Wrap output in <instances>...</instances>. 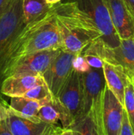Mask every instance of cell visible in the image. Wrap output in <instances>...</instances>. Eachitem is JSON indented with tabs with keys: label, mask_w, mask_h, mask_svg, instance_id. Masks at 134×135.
Masks as SVG:
<instances>
[{
	"label": "cell",
	"mask_w": 134,
	"mask_h": 135,
	"mask_svg": "<svg viewBox=\"0 0 134 135\" xmlns=\"http://www.w3.org/2000/svg\"><path fill=\"white\" fill-rule=\"evenodd\" d=\"M119 135H134L133 129L130 126V123L128 120L126 113L124 109V116H123V121H122V125L121 128V132Z\"/></svg>",
	"instance_id": "7402d4cb"
},
{
	"label": "cell",
	"mask_w": 134,
	"mask_h": 135,
	"mask_svg": "<svg viewBox=\"0 0 134 135\" xmlns=\"http://www.w3.org/2000/svg\"><path fill=\"white\" fill-rule=\"evenodd\" d=\"M75 2L77 6L86 13L93 21L100 32V40L108 47H116L120 44V39L112 25L108 9L104 0H67Z\"/></svg>",
	"instance_id": "277c9868"
},
{
	"label": "cell",
	"mask_w": 134,
	"mask_h": 135,
	"mask_svg": "<svg viewBox=\"0 0 134 135\" xmlns=\"http://www.w3.org/2000/svg\"><path fill=\"white\" fill-rule=\"evenodd\" d=\"M130 78V79L132 81V82L133 83V85H134V73L133 74H132V75L130 76V77H129Z\"/></svg>",
	"instance_id": "f1b7e54d"
},
{
	"label": "cell",
	"mask_w": 134,
	"mask_h": 135,
	"mask_svg": "<svg viewBox=\"0 0 134 135\" xmlns=\"http://www.w3.org/2000/svg\"><path fill=\"white\" fill-rule=\"evenodd\" d=\"M85 50L95 53L103 61L122 66L129 77L134 73L133 36L120 40L119 45L114 48L106 47L100 40H96Z\"/></svg>",
	"instance_id": "5b68a950"
},
{
	"label": "cell",
	"mask_w": 134,
	"mask_h": 135,
	"mask_svg": "<svg viewBox=\"0 0 134 135\" xmlns=\"http://www.w3.org/2000/svg\"><path fill=\"white\" fill-rule=\"evenodd\" d=\"M100 119L103 135H119L124 107L105 85L100 103Z\"/></svg>",
	"instance_id": "52a82bcc"
},
{
	"label": "cell",
	"mask_w": 134,
	"mask_h": 135,
	"mask_svg": "<svg viewBox=\"0 0 134 135\" xmlns=\"http://www.w3.org/2000/svg\"><path fill=\"white\" fill-rule=\"evenodd\" d=\"M61 37V50L77 55L102 35L92 18L71 1L51 6Z\"/></svg>",
	"instance_id": "6da1fadb"
},
{
	"label": "cell",
	"mask_w": 134,
	"mask_h": 135,
	"mask_svg": "<svg viewBox=\"0 0 134 135\" xmlns=\"http://www.w3.org/2000/svg\"><path fill=\"white\" fill-rule=\"evenodd\" d=\"M61 46L56 16L51 8L44 17L24 25L20 32L12 47L7 67L21 56L43 51L61 49Z\"/></svg>",
	"instance_id": "7a4b0ae2"
},
{
	"label": "cell",
	"mask_w": 134,
	"mask_h": 135,
	"mask_svg": "<svg viewBox=\"0 0 134 135\" xmlns=\"http://www.w3.org/2000/svg\"><path fill=\"white\" fill-rule=\"evenodd\" d=\"M61 135H73L72 129L70 127L69 128H62V131L61 132Z\"/></svg>",
	"instance_id": "4316f807"
},
{
	"label": "cell",
	"mask_w": 134,
	"mask_h": 135,
	"mask_svg": "<svg viewBox=\"0 0 134 135\" xmlns=\"http://www.w3.org/2000/svg\"><path fill=\"white\" fill-rule=\"evenodd\" d=\"M0 135H13L8 127L6 119L0 121Z\"/></svg>",
	"instance_id": "cb8c5ba5"
},
{
	"label": "cell",
	"mask_w": 134,
	"mask_h": 135,
	"mask_svg": "<svg viewBox=\"0 0 134 135\" xmlns=\"http://www.w3.org/2000/svg\"><path fill=\"white\" fill-rule=\"evenodd\" d=\"M123 107L134 133V85L130 78L125 89Z\"/></svg>",
	"instance_id": "ac0fdd59"
},
{
	"label": "cell",
	"mask_w": 134,
	"mask_h": 135,
	"mask_svg": "<svg viewBox=\"0 0 134 135\" xmlns=\"http://www.w3.org/2000/svg\"><path fill=\"white\" fill-rule=\"evenodd\" d=\"M45 83L40 75H18L6 78L2 82L0 92L8 97H23L33 87Z\"/></svg>",
	"instance_id": "4fadbf2b"
},
{
	"label": "cell",
	"mask_w": 134,
	"mask_h": 135,
	"mask_svg": "<svg viewBox=\"0 0 134 135\" xmlns=\"http://www.w3.org/2000/svg\"><path fill=\"white\" fill-rule=\"evenodd\" d=\"M83 55L85 56L87 62L88 63V65L90 66L91 68H94V69H103V61L95 53L91 52L87 50H84L82 51Z\"/></svg>",
	"instance_id": "44dd1931"
},
{
	"label": "cell",
	"mask_w": 134,
	"mask_h": 135,
	"mask_svg": "<svg viewBox=\"0 0 134 135\" xmlns=\"http://www.w3.org/2000/svg\"><path fill=\"white\" fill-rule=\"evenodd\" d=\"M61 49L47 50L21 56L12 62L4 74V79L9 76L40 75L48 69Z\"/></svg>",
	"instance_id": "8992f818"
},
{
	"label": "cell",
	"mask_w": 134,
	"mask_h": 135,
	"mask_svg": "<svg viewBox=\"0 0 134 135\" xmlns=\"http://www.w3.org/2000/svg\"><path fill=\"white\" fill-rule=\"evenodd\" d=\"M46 2H47V4L52 6V5L57 4V3H58V2H61L62 0H46Z\"/></svg>",
	"instance_id": "83f0119b"
},
{
	"label": "cell",
	"mask_w": 134,
	"mask_h": 135,
	"mask_svg": "<svg viewBox=\"0 0 134 135\" xmlns=\"http://www.w3.org/2000/svg\"><path fill=\"white\" fill-rule=\"evenodd\" d=\"M23 97L33 100L47 103L53 98L54 96L52 95L46 83H43L28 90Z\"/></svg>",
	"instance_id": "d6986e66"
},
{
	"label": "cell",
	"mask_w": 134,
	"mask_h": 135,
	"mask_svg": "<svg viewBox=\"0 0 134 135\" xmlns=\"http://www.w3.org/2000/svg\"><path fill=\"white\" fill-rule=\"evenodd\" d=\"M133 38H134V35H133Z\"/></svg>",
	"instance_id": "4dcf8cb0"
},
{
	"label": "cell",
	"mask_w": 134,
	"mask_h": 135,
	"mask_svg": "<svg viewBox=\"0 0 134 135\" xmlns=\"http://www.w3.org/2000/svg\"><path fill=\"white\" fill-rule=\"evenodd\" d=\"M21 7L25 25L42 19L51 9V6L46 0H22Z\"/></svg>",
	"instance_id": "2e32d148"
},
{
	"label": "cell",
	"mask_w": 134,
	"mask_h": 135,
	"mask_svg": "<svg viewBox=\"0 0 134 135\" xmlns=\"http://www.w3.org/2000/svg\"><path fill=\"white\" fill-rule=\"evenodd\" d=\"M134 18V0H123Z\"/></svg>",
	"instance_id": "484cf974"
},
{
	"label": "cell",
	"mask_w": 134,
	"mask_h": 135,
	"mask_svg": "<svg viewBox=\"0 0 134 135\" xmlns=\"http://www.w3.org/2000/svg\"><path fill=\"white\" fill-rule=\"evenodd\" d=\"M9 113V104L6 101L0 100V121L4 120L7 118Z\"/></svg>",
	"instance_id": "603a6c76"
},
{
	"label": "cell",
	"mask_w": 134,
	"mask_h": 135,
	"mask_svg": "<svg viewBox=\"0 0 134 135\" xmlns=\"http://www.w3.org/2000/svg\"><path fill=\"white\" fill-rule=\"evenodd\" d=\"M14 0H0V14L2 13Z\"/></svg>",
	"instance_id": "d4e9b609"
},
{
	"label": "cell",
	"mask_w": 134,
	"mask_h": 135,
	"mask_svg": "<svg viewBox=\"0 0 134 135\" xmlns=\"http://www.w3.org/2000/svg\"><path fill=\"white\" fill-rule=\"evenodd\" d=\"M103 72L106 85L123 105L125 89L129 81V76L126 70L120 65L103 61Z\"/></svg>",
	"instance_id": "5bb4252c"
},
{
	"label": "cell",
	"mask_w": 134,
	"mask_h": 135,
	"mask_svg": "<svg viewBox=\"0 0 134 135\" xmlns=\"http://www.w3.org/2000/svg\"><path fill=\"white\" fill-rule=\"evenodd\" d=\"M83 91V115L100 101L106 82L103 69L91 68L88 72L81 74Z\"/></svg>",
	"instance_id": "8fae6325"
},
{
	"label": "cell",
	"mask_w": 134,
	"mask_h": 135,
	"mask_svg": "<svg viewBox=\"0 0 134 135\" xmlns=\"http://www.w3.org/2000/svg\"><path fill=\"white\" fill-rule=\"evenodd\" d=\"M91 69L90 66L87 62L85 56L82 53L75 55L73 59V70L79 74H84L88 72Z\"/></svg>",
	"instance_id": "ffe728a7"
},
{
	"label": "cell",
	"mask_w": 134,
	"mask_h": 135,
	"mask_svg": "<svg viewBox=\"0 0 134 135\" xmlns=\"http://www.w3.org/2000/svg\"><path fill=\"white\" fill-rule=\"evenodd\" d=\"M112 25L119 37L127 39L134 35V18L123 0H104Z\"/></svg>",
	"instance_id": "7c38bea8"
},
{
	"label": "cell",
	"mask_w": 134,
	"mask_h": 135,
	"mask_svg": "<svg viewBox=\"0 0 134 135\" xmlns=\"http://www.w3.org/2000/svg\"><path fill=\"white\" fill-rule=\"evenodd\" d=\"M6 121L13 135H49L62 130V127L42 122L37 117L21 115L9 108Z\"/></svg>",
	"instance_id": "9c48e42d"
},
{
	"label": "cell",
	"mask_w": 134,
	"mask_h": 135,
	"mask_svg": "<svg viewBox=\"0 0 134 135\" xmlns=\"http://www.w3.org/2000/svg\"><path fill=\"white\" fill-rule=\"evenodd\" d=\"M74 55L60 50L58 55L42 75L54 97H56L73 71Z\"/></svg>",
	"instance_id": "30bf717a"
},
{
	"label": "cell",
	"mask_w": 134,
	"mask_h": 135,
	"mask_svg": "<svg viewBox=\"0 0 134 135\" xmlns=\"http://www.w3.org/2000/svg\"><path fill=\"white\" fill-rule=\"evenodd\" d=\"M101 99V98H100ZM100 103L97 102L91 110L70 127L73 135H103L100 119Z\"/></svg>",
	"instance_id": "9a60e30c"
},
{
	"label": "cell",
	"mask_w": 134,
	"mask_h": 135,
	"mask_svg": "<svg viewBox=\"0 0 134 135\" xmlns=\"http://www.w3.org/2000/svg\"><path fill=\"white\" fill-rule=\"evenodd\" d=\"M62 131H58V132H55V133H53V134H49V135H61V132H62Z\"/></svg>",
	"instance_id": "f546056e"
},
{
	"label": "cell",
	"mask_w": 134,
	"mask_h": 135,
	"mask_svg": "<svg viewBox=\"0 0 134 135\" xmlns=\"http://www.w3.org/2000/svg\"><path fill=\"white\" fill-rule=\"evenodd\" d=\"M45 104L24 97H16L10 98L9 108L21 115L28 117H36L39 108Z\"/></svg>",
	"instance_id": "e0dca14e"
},
{
	"label": "cell",
	"mask_w": 134,
	"mask_h": 135,
	"mask_svg": "<svg viewBox=\"0 0 134 135\" xmlns=\"http://www.w3.org/2000/svg\"><path fill=\"white\" fill-rule=\"evenodd\" d=\"M22 0H14L0 14V88L4 80L12 47L20 32L24 27L22 15ZM0 92V100L4 101Z\"/></svg>",
	"instance_id": "3957f363"
},
{
	"label": "cell",
	"mask_w": 134,
	"mask_h": 135,
	"mask_svg": "<svg viewBox=\"0 0 134 135\" xmlns=\"http://www.w3.org/2000/svg\"><path fill=\"white\" fill-rule=\"evenodd\" d=\"M70 115L73 123L83 116V91L81 74L73 70L55 97Z\"/></svg>",
	"instance_id": "ba28073f"
}]
</instances>
